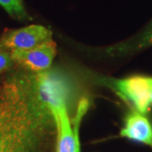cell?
Listing matches in <instances>:
<instances>
[{"label":"cell","instance_id":"cell-12","mask_svg":"<svg viewBox=\"0 0 152 152\" xmlns=\"http://www.w3.org/2000/svg\"><path fill=\"white\" fill-rule=\"evenodd\" d=\"M77 152H80V149H78V150H77Z\"/></svg>","mask_w":152,"mask_h":152},{"label":"cell","instance_id":"cell-1","mask_svg":"<svg viewBox=\"0 0 152 152\" xmlns=\"http://www.w3.org/2000/svg\"><path fill=\"white\" fill-rule=\"evenodd\" d=\"M56 121L42 96L38 80L20 109L0 133V152H27Z\"/></svg>","mask_w":152,"mask_h":152},{"label":"cell","instance_id":"cell-8","mask_svg":"<svg viewBox=\"0 0 152 152\" xmlns=\"http://www.w3.org/2000/svg\"><path fill=\"white\" fill-rule=\"evenodd\" d=\"M0 5L11 17L18 20L24 21L31 20L25 9L22 0H0Z\"/></svg>","mask_w":152,"mask_h":152},{"label":"cell","instance_id":"cell-6","mask_svg":"<svg viewBox=\"0 0 152 152\" xmlns=\"http://www.w3.org/2000/svg\"><path fill=\"white\" fill-rule=\"evenodd\" d=\"M57 54V44L51 38L28 50H11L13 61L28 70L41 73L51 66Z\"/></svg>","mask_w":152,"mask_h":152},{"label":"cell","instance_id":"cell-2","mask_svg":"<svg viewBox=\"0 0 152 152\" xmlns=\"http://www.w3.org/2000/svg\"><path fill=\"white\" fill-rule=\"evenodd\" d=\"M40 86L42 96L48 105L56 121L58 152H77V150L80 149L79 126L88 107L87 100H82L79 104L73 129L62 86L48 76L40 74Z\"/></svg>","mask_w":152,"mask_h":152},{"label":"cell","instance_id":"cell-4","mask_svg":"<svg viewBox=\"0 0 152 152\" xmlns=\"http://www.w3.org/2000/svg\"><path fill=\"white\" fill-rule=\"evenodd\" d=\"M110 86L119 97L134 107V110L144 115L148 113L151 106L152 77L134 75L112 80Z\"/></svg>","mask_w":152,"mask_h":152},{"label":"cell","instance_id":"cell-13","mask_svg":"<svg viewBox=\"0 0 152 152\" xmlns=\"http://www.w3.org/2000/svg\"><path fill=\"white\" fill-rule=\"evenodd\" d=\"M0 50H1V49H0Z\"/></svg>","mask_w":152,"mask_h":152},{"label":"cell","instance_id":"cell-9","mask_svg":"<svg viewBox=\"0 0 152 152\" xmlns=\"http://www.w3.org/2000/svg\"><path fill=\"white\" fill-rule=\"evenodd\" d=\"M133 45L134 46H132V48L134 50H139L152 46V22L140 34L139 38L136 39Z\"/></svg>","mask_w":152,"mask_h":152},{"label":"cell","instance_id":"cell-11","mask_svg":"<svg viewBox=\"0 0 152 152\" xmlns=\"http://www.w3.org/2000/svg\"><path fill=\"white\" fill-rule=\"evenodd\" d=\"M151 104H152V93H151Z\"/></svg>","mask_w":152,"mask_h":152},{"label":"cell","instance_id":"cell-7","mask_svg":"<svg viewBox=\"0 0 152 152\" xmlns=\"http://www.w3.org/2000/svg\"><path fill=\"white\" fill-rule=\"evenodd\" d=\"M120 136L143 143L152 148V124L145 115L131 110L125 116L124 126Z\"/></svg>","mask_w":152,"mask_h":152},{"label":"cell","instance_id":"cell-3","mask_svg":"<svg viewBox=\"0 0 152 152\" xmlns=\"http://www.w3.org/2000/svg\"><path fill=\"white\" fill-rule=\"evenodd\" d=\"M38 80L37 75L15 73L0 85V133L24 103Z\"/></svg>","mask_w":152,"mask_h":152},{"label":"cell","instance_id":"cell-10","mask_svg":"<svg viewBox=\"0 0 152 152\" xmlns=\"http://www.w3.org/2000/svg\"><path fill=\"white\" fill-rule=\"evenodd\" d=\"M15 62L10 56V53H7L0 50V74L5 72L11 68Z\"/></svg>","mask_w":152,"mask_h":152},{"label":"cell","instance_id":"cell-5","mask_svg":"<svg viewBox=\"0 0 152 152\" xmlns=\"http://www.w3.org/2000/svg\"><path fill=\"white\" fill-rule=\"evenodd\" d=\"M52 31L41 25L7 29L0 38V46L10 50H28L52 38Z\"/></svg>","mask_w":152,"mask_h":152}]
</instances>
